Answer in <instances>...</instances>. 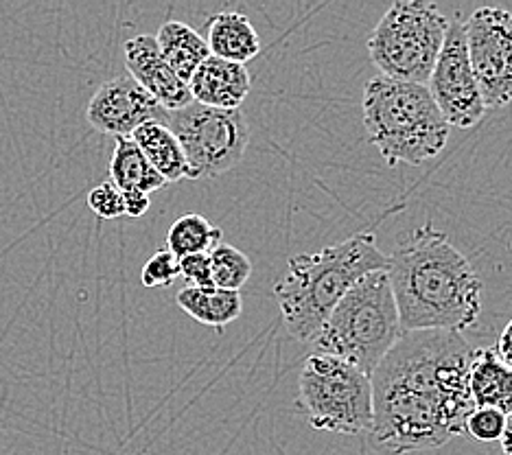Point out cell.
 Here are the masks:
<instances>
[{
    "label": "cell",
    "instance_id": "7",
    "mask_svg": "<svg viewBox=\"0 0 512 455\" xmlns=\"http://www.w3.org/2000/svg\"><path fill=\"white\" fill-rule=\"evenodd\" d=\"M298 403L313 429L344 436L370 431L372 381L342 359L311 353L300 372Z\"/></svg>",
    "mask_w": 512,
    "mask_h": 455
},
{
    "label": "cell",
    "instance_id": "3",
    "mask_svg": "<svg viewBox=\"0 0 512 455\" xmlns=\"http://www.w3.org/2000/svg\"><path fill=\"white\" fill-rule=\"evenodd\" d=\"M388 265L390 256L379 250L375 230L289 259L287 274L274 285L285 329L294 340L311 344L348 289L366 274L388 270Z\"/></svg>",
    "mask_w": 512,
    "mask_h": 455
},
{
    "label": "cell",
    "instance_id": "12",
    "mask_svg": "<svg viewBox=\"0 0 512 455\" xmlns=\"http://www.w3.org/2000/svg\"><path fill=\"white\" fill-rule=\"evenodd\" d=\"M125 66L130 77L158 101L165 112H178L193 103L191 90L173 73L165 57L160 55L156 35L138 33L123 46Z\"/></svg>",
    "mask_w": 512,
    "mask_h": 455
},
{
    "label": "cell",
    "instance_id": "16",
    "mask_svg": "<svg viewBox=\"0 0 512 455\" xmlns=\"http://www.w3.org/2000/svg\"><path fill=\"white\" fill-rule=\"evenodd\" d=\"M156 42L160 55L165 57L169 68L186 86H189L195 70L211 57V49H208L202 35L180 20L165 22V25L158 29Z\"/></svg>",
    "mask_w": 512,
    "mask_h": 455
},
{
    "label": "cell",
    "instance_id": "11",
    "mask_svg": "<svg viewBox=\"0 0 512 455\" xmlns=\"http://www.w3.org/2000/svg\"><path fill=\"white\" fill-rule=\"evenodd\" d=\"M86 119L92 130L114 138H127L149 121L167 123V112L127 75L99 86L86 105Z\"/></svg>",
    "mask_w": 512,
    "mask_h": 455
},
{
    "label": "cell",
    "instance_id": "28",
    "mask_svg": "<svg viewBox=\"0 0 512 455\" xmlns=\"http://www.w3.org/2000/svg\"><path fill=\"white\" fill-rule=\"evenodd\" d=\"M502 449L506 455H512V414L506 418V429H504V436H502Z\"/></svg>",
    "mask_w": 512,
    "mask_h": 455
},
{
    "label": "cell",
    "instance_id": "6",
    "mask_svg": "<svg viewBox=\"0 0 512 455\" xmlns=\"http://www.w3.org/2000/svg\"><path fill=\"white\" fill-rule=\"evenodd\" d=\"M447 29L449 20L438 5L397 0L370 33V60L381 77L427 86Z\"/></svg>",
    "mask_w": 512,
    "mask_h": 455
},
{
    "label": "cell",
    "instance_id": "26",
    "mask_svg": "<svg viewBox=\"0 0 512 455\" xmlns=\"http://www.w3.org/2000/svg\"><path fill=\"white\" fill-rule=\"evenodd\" d=\"M123 200H125V215L130 217H143L151 206L149 195L145 193H123Z\"/></svg>",
    "mask_w": 512,
    "mask_h": 455
},
{
    "label": "cell",
    "instance_id": "17",
    "mask_svg": "<svg viewBox=\"0 0 512 455\" xmlns=\"http://www.w3.org/2000/svg\"><path fill=\"white\" fill-rule=\"evenodd\" d=\"M110 182L121 193H145L151 195L160 191L167 182L162 175L149 165V160L138 145L127 138H116L114 154L110 160Z\"/></svg>",
    "mask_w": 512,
    "mask_h": 455
},
{
    "label": "cell",
    "instance_id": "23",
    "mask_svg": "<svg viewBox=\"0 0 512 455\" xmlns=\"http://www.w3.org/2000/svg\"><path fill=\"white\" fill-rule=\"evenodd\" d=\"M178 276H180L178 256H173L169 250H160L145 263L141 272V283L145 287H169L176 283Z\"/></svg>",
    "mask_w": 512,
    "mask_h": 455
},
{
    "label": "cell",
    "instance_id": "20",
    "mask_svg": "<svg viewBox=\"0 0 512 455\" xmlns=\"http://www.w3.org/2000/svg\"><path fill=\"white\" fill-rule=\"evenodd\" d=\"M221 237H224V232L219 226L211 224L202 215L189 213L171 224L167 232V250L178 259L191 254H208L221 243Z\"/></svg>",
    "mask_w": 512,
    "mask_h": 455
},
{
    "label": "cell",
    "instance_id": "10",
    "mask_svg": "<svg viewBox=\"0 0 512 455\" xmlns=\"http://www.w3.org/2000/svg\"><path fill=\"white\" fill-rule=\"evenodd\" d=\"M427 90L449 127L469 130V127H475L484 119L486 105L473 75L467 49V31H464L460 16L449 22L445 44L438 53L432 75H429Z\"/></svg>",
    "mask_w": 512,
    "mask_h": 455
},
{
    "label": "cell",
    "instance_id": "22",
    "mask_svg": "<svg viewBox=\"0 0 512 455\" xmlns=\"http://www.w3.org/2000/svg\"><path fill=\"white\" fill-rule=\"evenodd\" d=\"M506 414L499 407L475 405L473 412L464 420V434L477 442L502 440L506 429Z\"/></svg>",
    "mask_w": 512,
    "mask_h": 455
},
{
    "label": "cell",
    "instance_id": "4",
    "mask_svg": "<svg viewBox=\"0 0 512 455\" xmlns=\"http://www.w3.org/2000/svg\"><path fill=\"white\" fill-rule=\"evenodd\" d=\"M364 125L370 143L394 165H423L447 147L451 127L427 86L372 77L364 90Z\"/></svg>",
    "mask_w": 512,
    "mask_h": 455
},
{
    "label": "cell",
    "instance_id": "9",
    "mask_svg": "<svg viewBox=\"0 0 512 455\" xmlns=\"http://www.w3.org/2000/svg\"><path fill=\"white\" fill-rule=\"evenodd\" d=\"M464 31L486 110L504 108L512 101V14L499 7L475 9Z\"/></svg>",
    "mask_w": 512,
    "mask_h": 455
},
{
    "label": "cell",
    "instance_id": "5",
    "mask_svg": "<svg viewBox=\"0 0 512 455\" xmlns=\"http://www.w3.org/2000/svg\"><path fill=\"white\" fill-rule=\"evenodd\" d=\"M401 335L397 300L388 270H383L366 274L348 289L322 324L311 348L316 355L342 359L372 377Z\"/></svg>",
    "mask_w": 512,
    "mask_h": 455
},
{
    "label": "cell",
    "instance_id": "18",
    "mask_svg": "<svg viewBox=\"0 0 512 455\" xmlns=\"http://www.w3.org/2000/svg\"><path fill=\"white\" fill-rule=\"evenodd\" d=\"M178 307L191 315L195 322L224 331V326L239 320L243 300L239 291H226L219 287H184L176 296Z\"/></svg>",
    "mask_w": 512,
    "mask_h": 455
},
{
    "label": "cell",
    "instance_id": "8",
    "mask_svg": "<svg viewBox=\"0 0 512 455\" xmlns=\"http://www.w3.org/2000/svg\"><path fill=\"white\" fill-rule=\"evenodd\" d=\"M169 130L180 140L193 180L217 178L237 167L250 145V127L241 110H217L189 103L167 112Z\"/></svg>",
    "mask_w": 512,
    "mask_h": 455
},
{
    "label": "cell",
    "instance_id": "27",
    "mask_svg": "<svg viewBox=\"0 0 512 455\" xmlns=\"http://www.w3.org/2000/svg\"><path fill=\"white\" fill-rule=\"evenodd\" d=\"M493 348H495V355L499 357V361H502L506 368L512 370V320L506 324V329L502 331V335H499V340Z\"/></svg>",
    "mask_w": 512,
    "mask_h": 455
},
{
    "label": "cell",
    "instance_id": "1",
    "mask_svg": "<svg viewBox=\"0 0 512 455\" xmlns=\"http://www.w3.org/2000/svg\"><path fill=\"white\" fill-rule=\"evenodd\" d=\"M473 353L462 333H403L370 377V447L381 455H405L462 436L475 407L469 388Z\"/></svg>",
    "mask_w": 512,
    "mask_h": 455
},
{
    "label": "cell",
    "instance_id": "25",
    "mask_svg": "<svg viewBox=\"0 0 512 455\" xmlns=\"http://www.w3.org/2000/svg\"><path fill=\"white\" fill-rule=\"evenodd\" d=\"M180 276L189 283V287H215L208 254H191L180 259Z\"/></svg>",
    "mask_w": 512,
    "mask_h": 455
},
{
    "label": "cell",
    "instance_id": "15",
    "mask_svg": "<svg viewBox=\"0 0 512 455\" xmlns=\"http://www.w3.org/2000/svg\"><path fill=\"white\" fill-rule=\"evenodd\" d=\"M132 140L143 151L149 165L154 167L162 180L180 182V180H193V173L186 156L182 151L180 140L176 138L169 127L160 121H149L138 127L132 134Z\"/></svg>",
    "mask_w": 512,
    "mask_h": 455
},
{
    "label": "cell",
    "instance_id": "24",
    "mask_svg": "<svg viewBox=\"0 0 512 455\" xmlns=\"http://www.w3.org/2000/svg\"><path fill=\"white\" fill-rule=\"evenodd\" d=\"M88 208L99 219H119L125 215V200L123 193L116 189L112 182H103L95 186L86 197Z\"/></svg>",
    "mask_w": 512,
    "mask_h": 455
},
{
    "label": "cell",
    "instance_id": "21",
    "mask_svg": "<svg viewBox=\"0 0 512 455\" xmlns=\"http://www.w3.org/2000/svg\"><path fill=\"white\" fill-rule=\"evenodd\" d=\"M211 261L213 285L226 291H239L252 276V263L235 245L219 243L213 252H208Z\"/></svg>",
    "mask_w": 512,
    "mask_h": 455
},
{
    "label": "cell",
    "instance_id": "19",
    "mask_svg": "<svg viewBox=\"0 0 512 455\" xmlns=\"http://www.w3.org/2000/svg\"><path fill=\"white\" fill-rule=\"evenodd\" d=\"M510 383V368H506L495 348H480L473 353L469 388L475 405L502 407Z\"/></svg>",
    "mask_w": 512,
    "mask_h": 455
},
{
    "label": "cell",
    "instance_id": "13",
    "mask_svg": "<svg viewBox=\"0 0 512 455\" xmlns=\"http://www.w3.org/2000/svg\"><path fill=\"white\" fill-rule=\"evenodd\" d=\"M250 73L246 66L232 64L211 55L195 70L189 81L191 99L206 108L239 110V105L250 95Z\"/></svg>",
    "mask_w": 512,
    "mask_h": 455
},
{
    "label": "cell",
    "instance_id": "14",
    "mask_svg": "<svg viewBox=\"0 0 512 455\" xmlns=\"http://www.w3.org/2000/svg\"><path fill=\"white\" fill-rule=\"evenodd\" d=\"M208 49L211 55L232 64L246 66L261 51V40L248 16L221 11L208 20Z\"/></svg>",
    "mask_w": 512,
    "mask_h": 455
},
{
    "label": "cell",
    "instance_id": "2",
    "mask_svg": "<svg viewBox=\"0 0 512 455\" xmlns=\"http://www.w3.org/2000/svg\"><path fill=\"white\" fill-rule=\"evenodd\" d=\"M403 333L471 329L482 313V280L432 224L397 241L388 265Z\"/></svg>",
    "mask_w": 512,
    "mask_h": 455
},
{
    "label": "cell",
    "instance_id": "29",
    "mask_svg": "<svg viewBox=\"0 0 512 455\" xmlns=\"http://www.w3.org/2000/svg\"><path fill=\"white\" fill-rule=\"evenodd\" d=\"M506 416L512 414V370H510V383H508V392H506V399L502 403V407H499Z\"/></svg>",
    "mask_w": 512,
    "mask_h": 455
}]
</instances>
